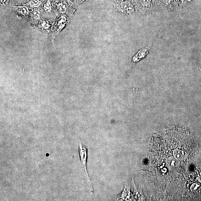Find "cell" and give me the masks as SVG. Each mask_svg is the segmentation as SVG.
Returning a JSON list of instances; mask_svg holds the SVG:
<instances>
[{
  "mask_svg": "<svg viewBox=\"0 0 201 201\" xmlns=\"http://www.w3.org/2000/svg\"><path fill=\"white\" fill-rule=\"evenodd\" d=\"M79 154L82 164L84 168L85 173L88 180L90 182V178L87 173L86 168V164L87 156V151L86 147L85 146L82 145L80 143L79 144Z\"/></svg>",
  "mask_w": 201,
  "mask_h": 201,
  "instance_id": "obj_1",
  "label": "cell"
},
{
  "mask_svg": "<svg viewBox=\"0 0 201 201\" xmlns=\"http://www.w3.org/2000/svg\"><path fill=\"white\" fill-rule=\"evenodd\" d=\"M148 53V49L147 48H143L139 51L133 58V62H137L140 60L145 58Z\"/></svg>",
  "mask_w": 201,
  "mask_h": 201,
  "instance_id": "obj_2",
  "label": "cell"
},
{
  "mask_svg": "<svg viewBox=\"0 0 201 201\" xmlns=\"http://www.w3.org/2000/svg\"><path fill=\"white\" fill-rule=\"evenodd\" d=\"M121 7L127 13H132L134 11L133 6L128 2H122L120 4Z\"/></svg>",
  "mask_w": 201,
  "mask_h": 201,
  "instance_id": "obj_3",
  "label": "cell"
},
{
  "mask_svg": "<svg viewBox=\"0 0 201 201\" xmlns=\"http://www.w3.org/2000/svg\"><path fill=\"white\" fill-rule=\"evenodd\" d=\"M15 8L17 12L23 16H27L29 14V9L27 7L25 6H18L15 7Z\"/></svg>",
  "mask_w": 201,
  "mask_h": 201,
  "instance_id": "obj_4",
  "label": "cell"
},
{
  "mask_svg": "<svg viewBox=\"0 0 201 201\" xmlns=\"http://www.w3.org/2000/svg\"><path fill=\"white\" fill-rule=\"evenodd\" d=\"M174 157L179 160H182L185 158V155L184 151L180 150H176L173 152Z\"/></svg>",
  "mask_w": 201,
  "mask_h": 201,
  "instance_id": "obj_5",
  "label": "cell"
},
{
  "mask_svg": "<svg viewBox=\"0 0 201 201\" xmlns=\"http://www.w3.org/2000/svg\"><path fill=\"white\" fill-rule=\"evenodd\" d=\"M58 8L60 12L64 13L66 12L68 4L66 2H62L58 5Z\"/></svg>",
  "mask_w": 201,
  "mask_h": 201,
  "instance_id": "obj_6",
  "label": "cell"
},
{
  "mask_svg": "<svg viewBox=\"0 0 201 201\" xmlns=\"http://www.w3.org/2000/svg\"><path fill=\"white\" fill-rule=\"evenodd\" d=\"M167 164L169 167H176L177 165V162L176 160L175 159L171 158L168 160Z\"/></svg>",
  "mask_w": 201,
  "mask_h": 201,
  "instance_id": "obj_7",
  "label": "cell"
},
{
  "mask_svg": "<svg viewBox=\"0 0 201 201\" xmlns=\"http://www.w3.org/2000/svg\"><path fill=\"white\" fill-rule=\"evenodd\" d=\"M51 5L50 0H48L47 2L44 6V8L45 11L47 13H50L51 11Z\"/></svg>",
  "mask_w": 201,
  "mask_h": 201,
  "instance_id": "obj_8",
  "label": "cell"
},
{
  "mask_svg": "<svg viewBox=\"0 0 201 201\" xmlns=\"http://www.w3.org/2000/svg\"><path fill=\"white\" fill-rule=\"evenodd\" d=\"M66 21V18L64 16H62L59 18L58 22V26H59V28H63L65 26Z\"/></svg>",
  "mask_w": 201,
  "mask_h": 201,
  "instance_id": "obj_9",
  "label": "cell"
},
{
  "mask_svg": "<svg viewBox=\"0 0 201 201\" xmlns=\"http://www.w3.org/2000/svg\"><path fill=\"white\" fill-rule=\"evenodd\" d=\"M42 2L39 0H31L30 2V5L33 7H38L41 4Z\"/></svg>",
  "mask_w": 201,
  "mask_h": 201,
  "instance_id": "obj_10",
  "label": "cell"
},
{
  "mask_svg": "<svg viewBox=\"0 0 201 201\" xmlns=\"http://www.w3.org/2000/svg\"><path fill=\"white\" fill-rule=\"evenodd\" d=\"M39 26L40 28H43L44 29H48L49 28V25L46 21H44L40 22Z\"/></svg>",
  "mask_w": 201,
  "mask_h": 201,
  "instance_id": "obj_11",
  "label": "cell"
},
{
  "mask_svg": "<svg viewBox=\"0 0 201 201\" xmlns=\"http://www.w3.org/2000/svg\"><path fill=\"white\" fill-rule=\"evenodd\" d=\"M33 15L34 17V19H39L41 16V13L38 10H36L33 12Z\"/></svg>",
  "mask_w": 201,
  "mask_h": 201,
  "instance_id": "obj_12",
  "label": "cell"
},
{
  "mask_svg": "<svg viewBox=\"0 0 201 201\" xmlns=\"http://www.w3.org/2000/svg\"><path fill=\"white\" fill-rule=\"evenodd\" d=\"M141 2L144 6H147L150 3V0H141Z\"/></svg>",
  "mask_w": 201,
  "mask_h": 201,
  "instance_id": "obj_13",
  "label": "cell"
}]
</instances>
